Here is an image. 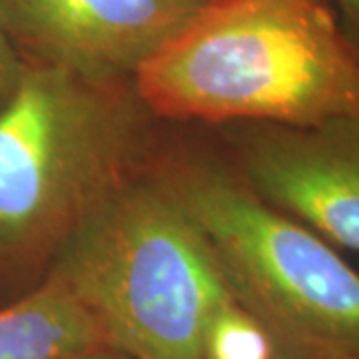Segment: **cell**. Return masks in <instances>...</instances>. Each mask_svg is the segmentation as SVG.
<instances>
[{
	"instance_id": "cell-9",
	"label": "cell",
	"mask_w": 359,
	"mask_h": 359,
	"mask_svg": "<svg viewBox=\"0 0 359 359\" xmlns=\"http://www.w3.org/2000/svg\"><path fill=\"white\" fill-rule=\"evenodd\" d=\"M22 68H25V62L16 56L13 40L0 22V106L11 96Z\"/></svg>"
},
{
	"instance_id": "cell-8",
	"label": "cell",
	"mask_w": 359,
	"mask_h": 359,
	"mask_svg": "<svg viewBox=\"0 0 359 359\" xmlns=\"http://www.w3.org/2000/svg\"><path fill=\"white\" fill-rule=\"evenodd\" d=\"M204 359H278V355L264 325L230 299L208 321Z\"/></svg>"
},
{
	"instance_id": "cell-2",
	"label": "cell",
	"mask_w": 359,
	"mask_h": 359,
	"mask_svg": "<svg viewBox=\"0 0 359 359\" xmlns=\"http://www.w3.org/2000/svg\"><path fill=\"white\" fill-rule=\"evenodd\" d=\"M132 359H204L208 321L233 299L204 233L166 184L126 182L50 269Z\"/></svg>"
},
{
	"instance_id": "cell-10",
	"label": "cell",
	"mask_w": 359,
	"mask_h": 359,
	"mask_svg": "<svg viewBox=\"0 0 359 359\" xmlns=\"http://www.w3.org/2000/svg\"><path fill=\"white\" fill-rule=\"evenodd\" d=\"M66 359H132L128 358L126 353L118 351L114 347L102 346V347H94V349H86V351H80L76 355Z\"/></svg>"
},
{
	"instance_id": "cell-1",
	"label": "cell",
	"mask_w": 359,
	"mask_h": 359,
	"mask_svg": "<svg viewBox=\"0 0 359 359\" xmlns=\"http://www.w3.org/2000/svg\"><path fill=\"white\" fill-rule=\"evenodd\" d=\"M134 82L174 120L313 126L359 112V48L330 0H205Z\"/></svg>"
},
{
	"instance_id": "cell-5",
	"label": "cell",
	"mask_w": 359,
	"mask_h": 359,
	"mask_svg": "<svg viewBox=\"0 0 359 359\" xmlns=\"http://www.w3.org/2000/svg\"><path fill=\"white\" fill-rule=\"evenodd\" d=\"M202 0H0V22L34 62L94 84L134 76Z\"/></svg>"
},
{
	"instance_id": "cell-12",
	"label": "cell",
	"mask_w": 359,
	"mask_h": 359,
	"mask_svg": "<svg viewBox=\"0 0 359 359\" xmlns=\"http://www.w3.org/2000/svg\"><path fill=\"white\" fill-rule=\"evenodd\" d=\"M202 2H205V0H202Z\"/></svg>"
},
{
	"instance_id": "cell-6",
	"label": "cell",
	"mask_w": 359,
	"mask_h": 359,
	"mask_svg": "<svg viewBox=\"0 0 359 359\" xmlns=\"http://www.w3.org/2000/svg\"><path fill=\"white\" fill-rule=\"evenodd\" d=\"M240 160L259 198L332 245L359 252V112L313 126L256 124Z\"/></svg>"
},
{
	"instance_id": "cell-7",
	"label": "cell",
	"mask_w": 359,
	"mask_h": 359,
	"mask_svg": "<svg viewBox=\"0 0 359 359\" xmlns=\"http://www.w3.org/2000/svg\"><path fill=\"white\" fill-rule=\"evenodd\" d=\"M102 346L100 323L54 273L0 308V359H66Z\"/></svg>"
},
{
	"instance_id": "cell-4",
	"label": "cell",
	"mask_w": 359,
	"mask_h": 359,
	"mask_svg": "<svg viewBox=\"0 0 359 359\" xmlns=\"http://www.w3.org/2000/svg\"><path fill=\"white\" fill-rule=\"evenodd\" d=\"M164 184L278 359H359V271L334 245L218 168L186 166Z\"/></svg>"
},
{
	"instance_id": "cell-3",
	"label": "cell",
	"mask_w": 359,
	"mask_h": 359,
	"mask_svg": "<svg viewBox=\"0 0 359 359\" xmlns=\"http://www.w3.org/2000/svg\"><path fill=\"white\" fill-rule=\"evenodd\" d=\"M140 124L116 84L25 65L0 106V257L60 248L132 180Z\"/></svg>"
},
{
	"instance_id": "cell-11",
	"label": "cell",
	"mask_w": 359,
	"mask_h": 359,
	"mask_svg": "<svg viewBox=\"0 0 359 359\" xmlns=\"http://www.w3.org/2000/svg\"><path fill=\"white\" fill-rule=\"evenodd\" d=\"M339 11L346 14L349 25L353 26L355 34L359 36V0H335Z\"/></svg>"
}]
</instances>
